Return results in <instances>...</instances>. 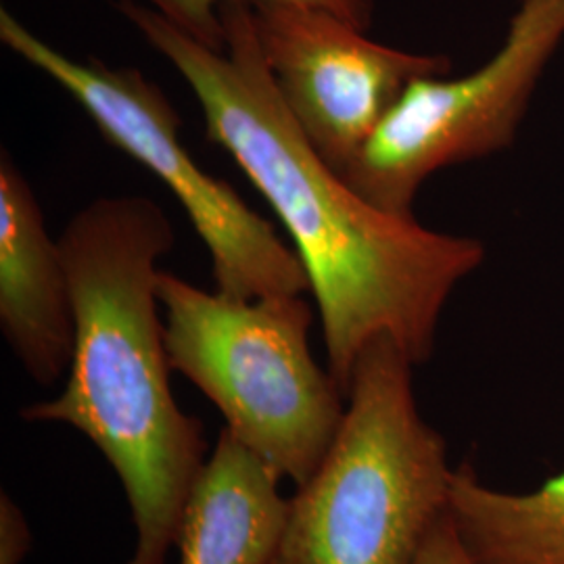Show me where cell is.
Instances as JSON below:
<instances>
[{"instance_id": "cell-1", "label": "cell", "mask_w": 564, "mask_h": 564, "mask_svg": "<svg viewBox=\"0 0 564 564\" xmlns=\"http://www.w3.org/2000/svg\"><path fill=\"white\" fill-rule=\"evenodd\" d=\"M120 11L188 82L207 141L230 153L289 230L345 398L360 354L379 337L398 343L414 366L426 362L445 303L484 263V245L384 212L324 162L282 102L249 0L220 9L223 51L134 0H121Z\"/></svg>"}, {"instance_id": "cell-2", "label": "cell", "mask_w": 564, "mask_h": 564, "mask_svg": "<svg viewBox=\"0 0 564 564\" xmlns=\"http://www.w3.org/2000/svg\"><path fill=\"white\" fill-rule=\"evenodd\" d=\"M174 241L147 197H105L74 216L59 241L76 324L72 366L57 398L20 412L25 423L80 431L111 464L137 529L123 564H165L209 456L202 421L174 400L158 314L155 265Z\"/></svg>"}, {"instance_id": "cell-3", "label": "cell", "mask_w": 564, "mask_h": 564, "mask_svg": "<svg viewBox=\"0 0 564 564\" xmlns=\"http://www.w3.org/2000/svg\"><path fill=\"white\" fill-rule=\"evenodd\" d=\"M414 364L389 337L366 345L341 426L297 485L272 564H414L449 510L456 468L423 421Z\"/></svg>"}, {"instance_id": "cell-4", "label": "cell", "mask_w": 564, "mask_h": 564, "mask_svg": "<svg viewBox=\"0 0 564 564\" xmlns=\"http://www.w3.org/2000/svg\"><path fill=\"white\" fill-rule=\"evenodd\" d=\"M172 370L214 403L226 429L302 485L323 463L347 398L310 349L314 310L302 295L239 300L176 274L158 276Z\"/></svg>"}, {"instance_id": "cell-5", "label": "cell", "mask_w": 564, "mask_h": 564, "mask_svg": "<svg viewBox=\"0 0 564 564\" xmlns=\"http://www.w3.org/2000/svg\"><path fill=\"white\" fill-rule=\"evenodd\" d=\"M0 41L80 105L102 139L144 165L172 191L205 242L218 291L239 300L293 297L310 291L302 260L239 193L193 160L181 141V116L139 69L76 61L0 11Z\"/></svg>"}, {"instance_id": "cell-6", "label": "cell", "mask_w": 564, "mask_h": 564, "mask_svg": "<svg viewBox=\"0 0 564 564\" xmlns=\"http://www.w3.org/2000/svg\"><path fill=\"white\" fill-rule=\"evenodd\" d=\"M563 42L564 0H519L496 55L460 78L410 82L343 178L384 212L414 216L419 188L433 174L514 142Z\"/></svg>"}, {"instance_id": "cell-7", "label": "cell", "mask_w": 564, "mask_h": 564, "mask_svg": "<svg viewBox=\"0 0 564 564\" xmlns=\"http://www.w3.org/2000/svg\"><path fill=\"white\" fill-rule=\"evenodd\" d=\"M251 4L256 36L286 111L341 176L410 82L445 76L452 67L444 55L368 41L364 30L321 7Z\"/></svg>"}, {"instance_id": "cell-8", "label": "cell", "mask_w": 564, "mask_h": 564, "mask_svg": "<svg viewBox=\"0 0 564 564\" xmlns=\"http://www.w3.org/2000/svg\"><path fill=\"white\" fill-rule=\"evenodd\" d=\"M0 328L34 383L55 387L67 377L76 343L67 268L7 151L0 158Z\"/></svg>"}, {"instance_id": "cell-9", "label": "cell", "mask_w": 564, "mask_h": 564, "mask_svg": "<svg viewBox=\"0 0 564 564\" xmlns=\"http://www.w3.org/2000/svg\"><path fill=\"white\" fill-rule=\"evenodd\" d=\"M281 473L226 426L182 508L181 564H272L289 521Z\"/></svg>"}, {"instance_id": "cell-10", "label": "cell", "mask_w": 564, "mask_h": 564, "mask_svg": "<svg viewBox=\"0 0 564 564\" xmlns=\"http://www.w3.org/2000/svg\"><path fill=\"white\" fill-rule=\"evenodd\" d=\"M449 517L479 564H564V473L510 494L463 464L454 473Z\"/></svg>"}, {"instance_id": "cell-11", "label": "cell", "mask_w": 564, "mask_h": 564, "mask_svg": "<svg viewBox=\"0 0 564 564\" xmlns=\"http://www.w3.org/2000/svg\"><path fill=\"white\" fill-rule=\"evenodd\" d=\"M147 2L193 41L199 42L212 51H223L224 28L220 9L230 0H147ZM249 2H258V0H249ZM276 2H297L307 7H321L354 23L360 30H366L372 18L370 0H276Z\"/></svg>"}, {"instance_id": "cell-12", "label": "cell", "mask_w": 564, "mask_h": 564, "mask_svg": "<svg viewBox=\"0 0 564 564\" xmlns=\"http://www.w3.org/2000/svg\"><path fill=\"white\" fill-rule=\"evenodd\" d=\"M32 547V529L15 500L0 496V564H21Z\"/></svg>"}, {"instance_id": "cell-13", "label": "cell", "mask_w": 564, "mask_h": 564, "mask_svg": "<svg viewBox=\"0 0 564 564\" xmlns=\"http://www.w3.org/2000/svg\"><path fill=\"white\" fill-rule=\"evenodd\" d=\"M414 564H479V561L464 545L463 538L458 535L456 524L447 510L444 519L435 524V529L426 538Z\"/></svg>"}]
</instances>
